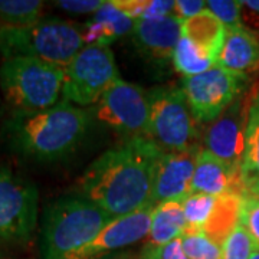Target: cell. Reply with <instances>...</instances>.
Returning <instances> with one entry per match:
<instances>
[{"label":"cell","mask_w":259,"mask_h":259,"mask_svg":"<svg viewBox=\"0 0 259 259\" xmlns=\"http://www.w3.org/2000/svg\"><path fill=\"white\" fill-rule=\"evenodd\" d=\"M182 39V20L175 16L136 20L133 42L139 52L154 62H167L173 58L179 40Z\"/></svg>","instance_id":"14"},{"label":"cell","mask_w":259,"mask_h":259,"mask_svg":"<svg viewBox=\"0 0 259 259\" xmlns=\"http://www.w3.org/2000/svg\"><path fill=\"white\" fill-rule=\"evenodd\" d=\"M243 6H246L248 9L253 10V12H256L259 13V0H243L241 2Z\"/></svg>","instance_id":"33"},{"label":"cell","mask_w":259,"mask_h":259,"mask_svg":"<svg viewBox=\"0 0 259 259\" xmlns=\"http://www.w3.org/2000/svg\"><path fill=\"white\" fill-rule=\"evenodd\" d=\"M248 115L239 100L219 118L210 122L204 134V150L235 168H241L245 153Z\"/></svg>","instance_id":"13"},{"label":"cell","mask_w":259,"mask_h":259,"mask_svg":"<svg viewBox=\"0 0 259 259\" xmlns=\"http://www.w3.org/2000/svg\"><path fill=\"white\" fill-rule=\"evenodd\" d=\"M218 65L232 74L248 78V75L259 69L258 37L242 26L226 29Z\"/></svg>","instance_id":"16"},{"label":"cell","mask_w":259,"mask_h":259,"mask_svg":"<svg viewBox=\"0 0 259 259\" xmlns=\"http://www.w3.org/2000/svg\"><path fill=\"white\" fill-rule=\"evenodd\" d=\"M171 64L179 74L183 75V78H190L212 69L214 65H218V61L182 36L173 52Z\"/></svg>","instance_id":"22"},{"label":"cell","mask_w":259,"mask_h":259,"mask_svg":"<svg viewBox=\"0 0 259 259\" xmlns=\"http://www.w3.org/2000/svg\"><path fill=\"white\" fill-rule=\"evenodd\" d=\"M182 36L218 61L226 36V28L210 10L204 9L199 15L182 22Z\"/></svg>","instance_id":"18"},{"label":"cell","mask_w":259,"mask_h":259,"mask_svg":"<svg viewBox=\"0 0 259 259\" xmlns=\"http://www.w3.org/2000/svg\"><path fill=\"white\" fill-rule=\"evenodd\" d=\"M39 192L29 179L0 166V243L28 242L36 229Z\"/></svg>","instance_id":"7"},{"label":"cell","mask_w":259,"mask_h":259,"mask_svg":"<svg viewBox=\"0 0 259 259\" xmlns=\"http://www.w3.org/2000/svg\"><path fill=\"white\" fill-rule=\"evenodd\" d=\"M192 193H203L209 196L248 193L246 186L242 180L241 168H235L221 158L213 156L210 151L202 148L192 180Z\"/></svg>","instance_id":"15"},{"label":"cell","mask_w":259,"mask_h":259,"mask_svg":"<svg viewBox=\"0 0 259 259\" xmlns=\"http://www.w3.org/2000/svg\"><path fill=\"white\" fill-rule=\"evenodd\" d=\"M45 3L40 0H0L2 26L22 28L42 19Z\"/></svg>","instance_id":"23"},{"label":"cell","mask_w":259,"mask_h":259,"mask_svg":"<svg viewBox=\"0 0 259 259\" xmlns=\"http://www.w3.org/2000/svg\"><path fill=\"white\" fill-rule=\"evenodd\" d=\"M255 186H259V183H256V185H255ZM252 187H253V186H252Z\"/></svg>","instance_id":"37"},{"label":"cell","mask_w":259,"mask_h":259,"mask_svg":"<svg viewBox=\"0 0 259 259\" xmlns=\"http://www.w3.org/2000/svg\"><path fill=\"white\" fill-rule=\"evenodd\" d=\"M140 259H189L186 256L183 246H182V238L171 241L166 245L160 246H151L144 245V248L140 253Z\"/></svg>","instance_id":"30"},{"label":"cell","mask_w":259,"mask_h":259,"mask_svg":"<svg viewBox=\"0 0 259 259\" xmlns=\"http://www.w3.org/2000/svg\"><path fill=\"white\" fill-rule=\"evenodd\" d=\"M200 151L202 148L194 144L185 150L161 153L156 166L150 203L157 206L170 200H183L192 193L194 167Z\"/></svg>","instance_id":"11"},{"label":"cell","mask_w":259,"mask_h":259,"mask_svg":"<svg viewBox=\"0 0 259 259\" xmlns=\"http://www.w3.org/2000/svg\"><path fill=\"white\" fill-rule=\"evenodd\" d=\"M104 259H127V256H107V258H104Z\"/></svg>","instance_id":"35"},{"label":"cell","mask_w":259,"mask_h":259,"mask_svg":"<svg viewBox=\"0 0 259 259\" xmlns=\"http://www.w3.org/2000/svg\"><path fill=\"white\" fill-rule=\"evenodd\" d=\"M65 69L29 56H15L0 64V91L13 111L48 110L59 102Z\"/></svg>","instance_id":"5"},{"label":"cell","mask_w":259,"mask_h":259,"mask_svg":"<svg viewBox=\"0 0 259 259\" xmlns=\"http://www.w3.org/2000/svg\"><path fill=\"white\" fill-rule=\"evenodd\" d=\"M239 223L250 235L256 250H259V199L245 194L242 196Z\"/></svg>","instance_id":"28"},{"label":"cell","mask_w":259,"mask_h":259,"mask_svg":"<svg viewBox=\"0 0 259 259\" xmlns=\"http://www.w3.org/2000/svg\"><path fill=\"white\" fill-rule=\"evenodd\" d=\"M246 78L214 65L203 74L183 78L182 90L194 120L213 122L241 95Z\"/></svg>","instance_id":"9"},{"label":"cell","mask_w":259,"mask_h":259,"mask_svg":"<svg viewBox=\"0 0 259 259\" xmlns=\"http://www.w3.org/2000/svg\"><path fill=\"white\" fill-rule=\"evenodd\" d=\"M111 3L134 20L157 19L173 15V0H111Z\"/></svg>","instance_id":"24"},{"label":"cell","mask_w":259,"mask_h":259,"mask_svg":"<svg viewBox=\"0 0 259 259\" xmlns=\"http://www.w3.org/2000/svg\"><path fill=\"white\" fill-rule=\"evenodd\" d=\"M206 9L210 10L226 29L241 28V3L236 0H210L206 2Z\"/></svg>","instance_id":"29"},{"label":"cell","mask_w":259,"mask_h":259,"mask_svg":"<svg viewBox=\"0 0 259 259\" xmlns=\"http://www.w3.org/2000/svg\"><path fill=\"white\" fill-rule=\"evenodd\" d=\"M95 117L130 139L150 136L148 91L122 78L112 83L95 104ZM150 139V137H148Z\"/></svg>","instance_id":"10"},{"label":"cell","mask_w":259,"mask_h":259,"mask_svg":"<svg viewBox=\"0 0 259 259\" xmlns=\"http://www.w3.org/2000/svg\"><path fill=\"white\" fill-rule=\"evenodd\" d=\"M242 196L223 194L216 197V204L209 221L204 226L203 233L219 246H223L225 241L239 223Z\"/></svg>","instance_id":"20"},{"label":"cell","mask_w":259,"mask_h":259,"mask_svg":"<svg viewBox=\"0 0 259 259\" xmlns=\"http://www.w3.org/2000/svg\"><path fill=\"white\" fill-rule=\"evenodd\" d=\"M120 78L111 48L85 45L65 68L62 101L81 108L97 104Z\"/></svg>","instance_id":"6"},{"label":"cell","mask_w":259,"mask_h":259,"mask_svg":"<svg viewBox=\"0 0 259 259\" xmlns=\"http://www.w3.org/2000/svg\"><path fill=\"white\" fill-rule=\"evenodd\" d=\"M93 114L66 101L42 111H13L0 130V143L33 163H58L71 157L90 130Z\"/></svg>","instance_id":"2"},{"label":"cell","mask_w":259,"mask_h":259,"mask_svg":"<svg viewBox=\"0 0 259 259\" xmlns=\"http://www.w3.org/2000/svg\"><path fill=\"white\" fill-rule=\"evenodd\" d=\"M222 249L223 259H250L256 248L245 226L238 223L223 243Z\"/></svg>","instance_id":"27"},{"label":"cell","mask_w":259,"mask_h":259,"mask_svg":"<svg viewBox=\"0 0 259 259\" xmlns=\"http://www.w3.org/2000/svg\"><path fill=\"white\" fill-rule=\"evenodd\" d=\"M187 231L183 200H170L154 206L150 229L147 235V243L151 246L166 245L168 242L180 239Z\"/></svg>","instance_id":"19"},{"label":"cell","mask_w":259,"mask_h":259,"mask_svg":"<svg viewBox=\"0 0 259 259\" xmlns=\"http://www.w3.org/2000/svg\"><path fill=\"white\" fill-rule=\"evenodd\" d=\"M204 9H206V2H202V0H176L173 15L183 22L199 15Z\"/></svg>","instance_id":"32"},{"label":"cell","mask_w":259,"mask_h":259,"mask_svg":"<svg viewBox=\"0 0 259 259\" xmlns=\"http://www.w3.org/2000/svg\"><path fill=\"white\" fill-rule=\"evenodd\" d=\"M0 93H2V91H0Z\"/></svg>","instance_id":"39"},{"label":"cell","mask_w":259,"mask_h":259,"mask_svg":"<svg viewBox=\"0 0 259 259\" xmlns=\"http://www.w3.org/2000/svg\"><path fill=\"white\" fill-rule=\"evenodd\" d=\"M246 194H250V196H253V197L259 199V186H253V187H250Z\"/></svg>","instance_id":"34"},{"label":"cell","mask_w":259,"mask_h":259,"mask_svg":"<svg viewBox=\"0 0 259 259\" xmlns=\"http://www.w3.org/2000/svg\"><path fill=\"white\" fill-rule=\"evenodd\" d=\"M250 259H259V250H255L253 255L250 256Z\"/></svg>","instance_id":"36"},{"label":"cell","mask_w":259,"mask_h":259,"mask_svg":"<svg viewBox=\"0 0 259 259\" xmlns=\"http://www.w3.org/2000/svg\"><path fill=\"white\" fill-rule=\"evenodd\" d=\"M107 2V0H105ZM104 0H59L54 2L58 9L75 15H95L105 5Z\"/></svg>","instance_id":"31"},{"label":"cell","mask_w":259,"mask_h":259,"mask_svg":"<svg viewBox=\"0 0 259 259\" xmlns=\"http://www.w3.org/2000/svg\"><path fill=\"white\" fill-rule=\"evenodd\" d=\"M164 150L148 137H134L95 158L78 183L81 197L111 218L153 206L156 166Z\"/></svg>","instance_id":"1"},{"label":"cell","mask_w":259,"mask_h":259,"mask_svg":"<svg viewBox=\"0 0 259 259\" xmlns=\"http://www.w3.org/2000/svg\"><path fill=\"white\" fill-rule=\"evenodd\" d=\"M108 213L83 197H61L45 207L40 231L42 259H68L111 222Z\"/></svg>","instance_id":"3"},{"label":"cell","mask_w":259,"mask_h":259,"mask_svg":"<svg viewBox=\"0 0 259 259\" xmlns=\"http://www.w3.org/2000/svg\"><path fill=\"white\" fill-rule=\"evenodd\" d=\"M182 246L189 259H223V249L202 231L186 232L182 236Z\"/></svg>","instance_id":"26"},{"label":"cell","mask_w":259,"mask_h":259,"mask_svg":"<svg viewBox=\"0 0 259 259\" xmlns=\"http://www.w3.org/2000/svg\"><path fill=\"white\" fill-rule=\"evenodd\" d=\"M136 20L117 9L110 2L98 10L82 26L85 45L110 47L117 39L133 33Z\"/></svg>","instance_id":"17"},{"label":"cell","mask_w":259,"mask_h":259,"mask_svg":"<svg viewBox=\"0 0 259 259\" xmlns=\"http://www.w3.org/2000/svg\"><path fill=\"white\" fill-rule=\"evenodd\" d=\"M150 139L164 151L194 146V117L182 87H157L148 91Z\"/></svg>","instance_id":"8"},{"label":"cell","mask_w":259,"mask_h":259,"mask_svg":"<svg viewBox=\"0 0 259 259\" xmlns=\"http://www.w3.org/2000/svg\"><path fill=\"white\" fill-rule=\"evenodd\" d=\"M0 28H2V23H0Z\"/></svg>","instance_id":"38"},{"label":"cell","mask_w":259,"mask_h":259,"mask_svg":"<svg viewBox=\"0 0 259 259\" xmlns=\"http://www.w3.org/2000/svg\"><path fill=\"white\" fill-rule=\"evenodd\" d=\"M153 209L154 206H147L127 216L114 218L87 246L68 259H104L114 250L144 239L148 235Z\"/></svg>","instance_id":"12"},{"label":"cell","mask_w":259,"mask_h":259,"mask_svg":"<svg viewBox=\"0 0 259 259\" xmlns=\"http://www.w3.org/2000/svg\"><path fill=\"white\" fill-rule=\"evenodd\" d=\"M85 47L82 28L74 22L42 18L36 23L0 28V58L29 56L66 68Z\"/></svg>","instance_id":"4"},{"label":"cell","mask_w":259,"mask_h":259,"mask_svg":"<svg viewBox=\"0 0 259 259\" xmlns=\"http://www.w3.org/2000/svg\"><path fill=\"white\" fill-rule=\"evenodd\" d=\"M216 204V197L203 193H190L183 199V213H185L186 232H203L206 223Z\"/></svg>","instance_id":"25"},{"label":"cell","mask_w":259,"mask_h":259,"mask_svg":"<svg viewBox=\"0 0 259 259\" xmlns=\"http://www.w3.org/2000/svg\"><path fill=\"white\" fill-rule=\"evenodd\" d=\"M241 175L246 190L259 183V94L248 111L245 153L242 160Z\"/></svg>","instance_id":"21"}]
</instances>
